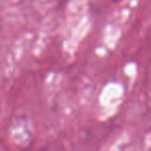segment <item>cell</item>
Returning a JSON list of instances; mask_svg holds the SVG:
<instances>
[{
    "instance_id": "6da1fadb",
    "label": "cell",
    "mask_w": 151,
    "mask_h": 151,
    "mask_svg": "<svg viewBox=\"0 0 151 151\" xmlns=\"http://www.w3.org/2000/svg\"><path fill=\"white\" fill-rule=\"evenodd\" d=\"M112 1H113V2H121L122 0H112Z\"/></svg>"
}]
</instances>
